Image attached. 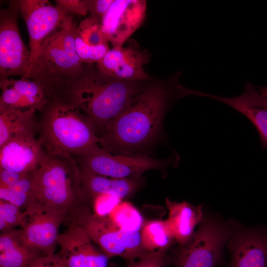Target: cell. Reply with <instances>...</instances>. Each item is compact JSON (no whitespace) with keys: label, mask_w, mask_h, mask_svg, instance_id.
Listing matches in <instances>:
<instances>
[{"label":"cell","mask_w":267,"mask_h":267,"mask_svg":"<svg viewBox=\"0 0 267 267\" xmlns=\"http://www.w3.org/2000/svg\"><path fill=\"white\" fill-rule=\"evenodd\" d=\"M153 79H118L102 73L96 64L86 65L80 76L58 98L75 105L89 119L98 137Z\"/></svg>","instance_id":"2"},{"label":"cell","mask_w":267,"mask_h":267,"mask_svg":"<svg viewBox=\"0 0 267 267\" xmlns=\"http://www.w3.org/2000/svg\"><path fill=\"white\" fill-rule=\"evenodd\" d=\"M23 213L21 228L26 242L45 256L54 254L59 227L66 220L65 215L34 203L29 204Z\"/></svg>","instance_id":"11"},{"label":"cell","mask_w":267,"mask_h":267,"mask_svg":"<svg viewBox=\"0 0 267 267\" xmlns=\"http://www.w3.org/2000/svg\"><path fill=\"white\" fill-rule=\"evenodd\" d=\"M151 58L148 50L140 49L134 40L127 45L113 47L96 64L102 73L118 79L126 80H149L152 77L144 70L143 66Z\"/></svg>","instance_id":"14"},{"label":"cell","mask_w":267,"mask_h":267,"mask_svg":"<svg viewBox=\"0 0 267 267\" xmlns=\"http://www.w3.org/2000/svg\"><path fill=\"white\" fill-rule=\"evenodd\" d=\"M46 156L35 135L16 136L0 147V169L30 174L40 167Z\"/></svg>","instance_id":"16"},{"label":"cell","mask_w":267,"mask_h":267,"mask_svg":"<svg viewBox=\"0 0 267 267\" xmlns=\"http://www.w3.org/2000/svg\"><path fill=\"white\" fill-rule=\"evenodd\" d=\"M182 73L179 70L162 79L153 78L123 112L105 127L98 136L100 147L114 154L132 155L152 145L174 102L195 94V90L180 82Z\"/></svg>","instance_id":"1"},{"label":"cell","mask_w":267,"mask_h":267,"mask_svg":"<svg viewBox=\"0 0 267 267\" xmlns=\"http://www.w3.org/2000/svg\"><path fill=\"white\" fill-rule=\"evenodd\" d=\"M114 0H88V12L90 16L101 24L105 15Z\"/></svg>","instance_id":"33"},{"label":"cell","mask_w":267,"mask_h":267,"mask_svg":"<svg viewBox=\"0 0 267 267\" xmlns=\"http://www.w3.org/2000/svg\"><path fill=\"white\" fill-rule=\"evenodd\" d=\"M197 96L222 102L245 116L258 131L262 148H267V100L250 82H246L243 93L227 97L198 91Z\"/></svg>","instance_id":"17"},{"label":"cell","mask_w":267,"mask_h":267,"mask_svg":"<svg viewBox=\"0 0 267 267\" xmlns=\"http://www.w3.org/2000/svg\"><path fill=\"white\" fill-rule=\"evenodd\" d=\"M75 44L77 53L83 63L86 65L97 64L110 49L108 44L97 46H89L75 37Z\"/></svg>","instance_id":"29"},{"label":"cell","mask_w":267,"mask_h":267,"mask_svg":"<svg viewBox=\"0 0 267 267\" xmlns=\"http://www.w3.org/2000/svg\"><path fill=\"white\" fill-rule=\"evenodd\" d=\"M30 267H65L63 260L58 252L38 258Z\"/></svg>","instance_id":"34"},{"label":"cell","mask_w":267,"mask_h":267,"mask_svg":"<svg viewBox=\"0 0 267 267\" xmlns=\"http://www.w3.org/2000/svg\"><path fill=\"white\" fill-rule=\"evenodd\" d=\"M42 256L26 242L21 228L0 233V267H30Z\"/></svg>","instance_id":"20"},{"label":"cell","mask_w":267,"mask_h":267,"mask_svg":"<svg viewBox=\"0 0 267 267\" xmlns=\"http://www.w3.org/2000/svg\"><path fill=\"white\" fill-rule=\"evenodd\" d=\"M73 222L82 228L110 259L120 257L130 262L148 252L144 248L141 231H128L120 228L109 217L93 212L90 206L80 213Z\"/></svg>","instance_id":"6"},{"label":"cell","mask_w":267,"mask_h":267,"mask_svg":"<svg viewBox=\"0 0 267 267\" xmlns=\"http://www.w3.org/2000/svg\"><path fill=\"white\" fill-rule=\"evenodd\" d=\"M37 110L0 109V147L11 138L24 135H35L38 122Z\"/></svg>","instance_id":"21"},{"label":"cell","mask_w":267,"mask_h":267,"mask_svg":"<svg viewBox=\"0 0 267 267\" xmlns=\"http://www.w3.org/2000/svg\"><path fill=\"white\" fill-rule=\"evenodd\" d=\"M77 27L74 23L46 38L24 77L39 84L49 100L59 97L85 68L75 47Z\"/></svg>","instance_id":"5"},{"label":"cell","mask_w":267,"mask_h":267,"mask_svg":"<svg viewBox=\"0 0 267 267\" xmlns=\"http://www.w3.org/2000/svg\"><path fill=\"white\" fill-rule=\"evenodd\" d=\"M142 245L148 252L169 249L175 240L166 220L145 222L141 231Z\"/></svg>","instance_id":"22"},{"label":"cell","mask_w":267,"mask_h":267,"mask_svg":"<svg viewBox=\"0 0 267 267\" xmlns=\"http://www.w3.org/2000/svg\"><path fill=\"white\" fill-rule=\"evenodd\" d=\"M40 112L38 140L46 155L75 158L99 146L92 123L75 105L53 97Z\"/></svg>","instance_id":"4"},{"label":"cell","mask_w":267,"mask_h":267,"mask_svg":"<svg viewBox=\"0 0 267 267\" xmlns=\"http://www.w3.org/2000/svg\"><path fill=\"white\" fill-rule=\"evenodd\" d=\"M23 213L21 209L11 203L0 199V231L5 232L21 227Z\"/></svg>","instance_id":"28"},{"label":"cell","mask_w":267,"mask_h":267,"mask_svg":"<svg viewBox=\"0 0 267 267\" xmlns=\"http://www.w3.org/2000/svg\"><path fill=\"white\" fill-rule=\"evenodd\" d=\"M226 245L230 257L227 267H267V228H241L232 222Z\"/></svg>","instance_id":"13"},{"label":"cell","mask_w":267,"mask_h":267,"mask_svg":"<svg viewBox=\"0 0 267 267\" xmlns=\"http://www.w3.org/2000/svg\"><path fill=\"white\" fill-rule=\"evenodd\" d=\"M80 168L96 175L116 178H140L150 170H164L177 166L179 156L174 153L166 159L153 158L145 154H114L98 146L75 158Z\"/></svg>","instance_id":"8"},{"label":"cell","mask_w":267,"mask_h":267,"mask_svg":"<svg viewBox=\"0 0 267 267\" xmlns=\"http://www.w3.org/2000/svg\"><path fill=\"white\" fill-rule=\"evenodd\" d=\"M121 198L111 195L101 194L95 197L91 201L94 213L100 216L109 215L122 202Z\"/></svg>","instance_id":"31"},{"label":"cell","mask_w":267,"mask_h":267,"mask_svg":"<svg viewBox=\"0 0 267 267\" xmlns=\"http://www.w3.org/2000/svg\"><path fill=\"white\" fill-rule=\"evenodd\" d=\"M108 216L120 228L128 231H141L145 222L139 212L128 202H122Z\"/></svg>","instance_id":"24"},{"label":"cell","mask_w":267,"mask_h":267,"mask_svg":"<svg viewBox=\"0 0 267 267\" xmlns=\"http://www.w3.org/2000/svg\"><path fill=\"white\" fill-rule=\"evenodd\" d=\"M30 174L19 173L0 169V188L11 186Z\"/></svg>","instance_id":"35"},{"label":"cell","mask_w":267,"mask_h":267,"mask_svg":"<svg viewBox=\"0 0 267 267\" xmlns=\"http://www.w3.org/2000/svg\"><path fill=\"white\" fill-rule=\"evenodd\" d=\"M82 186L89 206L96 196L109 194L121 199L129 198L142 184V178H116L96 175L80 169Z\"/></svg>","instance_id":"18"},{"label":"cell","mask_w":267,"mask_h":267,"mask_svg":"<svg viewBox=\"0 0 267 267\" xmlns=\"http://www.w3.org/2000/svg\"><path fill=\"white\" fill-rule=\"evenodd\" d=\"M17 3L28 32L33 61L46 38L74 23L73 16L47 0H17Z\"/></svg>","instance_id":"10"},{"label":"cell","mask_w":267,"mask_h":267,"mask_svg":"<svg viewBox=\"0 0 267 267\" xmlns=\"http://www.w3.org/2000/svg\"><path fill=\"white\" fill-rule=\"evenodd\" d=\"M259 92L267 100V86L262 87L259 90Z\"/></svg>","instance_id":"36"},{"label":"cell","mask_w":267,"mask_h":267,"mask_svg":"<svg viewBox=\"0 0 267 267\" xmlns=\"http://www.w3.org/2000/svg\"><path fill=\"white\" fill-rule=\"evenodd\" d=\"M231 233L230 224L204 218L190 240L176 249L171 262L176 267H216L223 261Z\"/></svg>","instance_id":"7"},{"label":"cell","mask_w":267,"mask_h":267,"mask_svg":"<svg viewBox=\"0 0 267 267\" xmlns=\"http://www.w3.org/2000/svg\"><path fill=\"white\" fill-rule=\"evenodd\" d=\"M33 172L11 186L0 188V199L20 209H25L33 199Z\"/></svg>","instance_id":"23"},{"label":"cell","mask_w":267,"mask_h":267,"mask_svg":"<svg viewBox=\"0 0 267 267\" xmlns=\"http://www.w3.org/2000/svg\"><path fill=\"white\" fill-rule=\"evenodd\" d=\"M7 84L17 91L32 100L40 112L48 103L47 98L43 88L35 81L27 78L14 80L5 78Z\"/></svg>","instance_id":"25"},{"label":"cell","mask_w":267,"mask_h":267,"mask_svg":"<svg viewBox=\"0 0 267 267\" xmlns=\"http://www.w3.org/2000/svg\"><path fill=\"white\" fill-rule=\"evenodd\" d=\"M168 249H160L148 252L136 262L132 261L124 267H165L169 262L170 257L168 255ZM109 267H120L115 263H111Z\"/></svg>","instance_id":"30"},{"label":"cell","mask_w":267,"mask_h":267,"mask_svg":"<svg viewBox=\"0 0 267 267\" xmlns=\"http://www.w3.org/2000/svg\"><path fill=\"white\" fill-rule=\"evenodd\" d=\"M57 240L65 267H109V258L93 245L76 222H71Z\"/></svg>","instance_id":"15"},{"label":"cell","mask_w":267,"mask_h":267,"mask_svg":"<svg viewBox=\"0 0 267 267\" xmlns=\"http://www.w3.org/2000/svg\"><path fill=\"white\" fill-rule=\"evenodd\" d=\"M55 5L65 14L85 16L88 12V0H56Z\"/></svg>","instance_id":"32"},{"label":"cell","mask_w":267,"mask_h":267,"mask_svg":"<svg viewBox=\"0 0 267 267\" xmlns=\"http://www.w3.org/2000/svg\"><path fill=\"white\" fill-rule=\"evenodd\" d=\"M33 192L30 204L62 213L66 225L90 206L82 188L80 168L69 155H46L33 172Z\"/></svg>","instance_id":"3"},{"label":"cell","mask_w":267,"mask_h":267,"mask_svg":"<svg viewBox=\"0 0 267 267\" xmlns=\"http://www.w3.org/2000/svg\"><path fill=\"white\" fill-rule=\"evenodd\" d=\"M19 14L17 0L0 10V80L26 77L32 64L30 49L19 32Z\"/></svg>","instance_id":"9"},{"label":"cell","mask_w":267,"mask_h":267,"mask_svg":"<svg viewBox=\"0 0 267 267\" xmlns=\"http://www.w3.org/2000/svg\"><path fill=\"white\" fill-rule=\"evenodd\" d=\"M0 109L38 110L37 105L32 100L9 86L4 80H0Z\"/></svg>","instance_id":"27"},{"label":"cell","mask_w":267,"mask_h":267,"mask_svg":"<svg viewBox=\"0 0 267 267\" xmlns=\"http://www.w3.org/2000/svg\"><path fill=\"white\" fill-rule=\"evenodd\" d=\"M145 0H114L101 22L102 30L113 47L123 46L144 21Z\"/></svg>","instance_id":"12"},{"label":"cell","mask_w":267,"mask_h":267,"mask_svg":"<svg viewBox=\"0 0 267 267\" xmlns=\"http://www.w3.org/2000/svg\"><path fill=\"white\" fill-rule=\"evenodd\" d=\"M165 203L169 211L166 222L175 241L178 245H183L190 240L196 226L204 219L202 205L195 206L186 201L178 202L169 198L165 199Z\"/></svg>","instance_id":"19"},{"label":"cell","mask_w":267,"mask_h":267,"mask_svg":"<svg viewBox=\"0 0 267 267\" xmlns=\"http://www.w3.org/2000/svg\"><path fill=\"white\" fill-rule=\"evenodd\" d=\"M75 36L89 46H97L108 44L100 23L91 18H87L77 27Z\"/></svg>","instance_id":"26"}]
</instances>
